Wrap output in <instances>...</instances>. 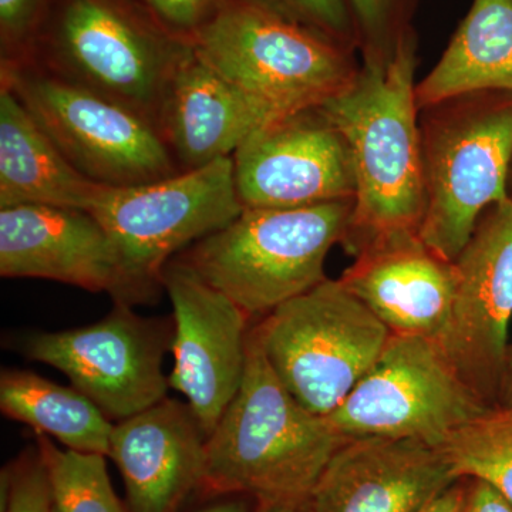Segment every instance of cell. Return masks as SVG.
Here are the masks:
<instances>
[{
    "mask_svg": "<svg viewBox=\"0 0 512 512\" xmlns=\"http://www.w3.org/2000/svg\"><path fill=\"white\" fill-rule=\"evenodd\" d=\"M416 47L412 30L392 55L365 57L348 89L318 107L345 137L355 165V204L342 241L355 256L377 239L419 234L426 212Z\"/></svg>",
    "mask_w": 512,
    "mask_h": 512,
    "instance_id": "1",
    "label": "cell"
},
{
    "mask_svg": "<svg viewBox=\"0 0 512 512\" xmlns=\"http://www.w3.org/2000/svg\"><path fill=\"white\" fill-rule=\"evenodd\" d=\"M345 437L289 393L266 359L258 330L234 400L207 439L202 488L256 503L308 507L313 488Z\"/></svg>",
    "mask_w": 512,
    "mask_h": 512,
    "instance_id": "2",
    "label": "cell"
},
{
    "mask_svg": "<svg viewBox=\"0 0 512 512\" xmlns=\"http://www.w3.org/2000/svg\"><path fill=\"white\" fill-rule=\"evenodd\" d=\"M192 53L191 42L138 0H49L28 60L158 128L174 77Z\"/></svg>",
    "mask_w": 512,
    "mask_h": 512,
    "instance_id": "3",
    "label": "cell"
},
{
    "mask_svg": "<svg viewBox=\"0 0 512 512\" xmlns=\"http://www.w3.org/2000/svg\"><path fill=\"white\" fill-rule=\"evenodd\" d=\"M353 204L244 208L234 221L175 258L249 318H265L328 279L326 258L345 238Z\"/></svg>",
    "mask_w": 512,
    "mask_h": 512,
    "instance_id": "4",
    "label": "cell"
},
{
    "mask_svg": "<svg viewBox=\"0 0 512 512\" xmlns=\"http://www.w3.org/2000/svg\"><path fill=\"white\" fill-rule=\"evenodd\" d=\"M424 244L454 262L481 215L507 201L512 163V93L466 94L424 109Z\"/></svg>",
    "mask_w": 512,
    "mask_h": 512,
    "instance_id": "5",
    "label": "cell"
},
{
    "mask_svg": "<svg viewBox=\"0 0 512 512\" xmlns=\"http://www.w3.org/2000/svg\"><path fill=\"white\" fill-rule=\"evenodd\" d=\"M192 47L232 83L288 114L322 106L359 73L352 46L252 0H235Z\"/></svg>",
    "mask_w": 512,
    "mask_h": 512,
    "instance_id": "6",
    "label": "cell"
},
{
    "mask_svg": "<svg viewBox=\"0 0 512 512\" xmlns=\"http://www.w3.org/2000/svg\"><path fill=\"white\" fill-rule=\"evenodd\" d=\"M255 328L278 379L322 417L345 402L392 336L340 279L329 278L278 306Z\"/></svg>",
    "mask_w": 512,
    "mask_h": 512,
    "instance_id": "7",
    "label": "cell"
},
{
    "mask_svg": "<svg viewBox=\"0 0 512 512\" xmlns=\"http://www.w3.org/2000/svg\"><path fill=\"white\" fill-rule=\"evenodd\" d=\"M0 84L93 183L136 187L180 174L158 128L136 111L64 82L28 59L0 64Z\"/></svg>",
    "mask_w": 512,
    "mask_h": 512,
    "instance_id": "8",
    "label": "cell"
},
{
    "mask_svg": "<svg viewBox=\"0 0 512 512\" xmlns=\"http://www.w3.org/2000/svg\"><path fill=\"white\" fill-rule=\"evenodd\" d=\"M232 158H221L136 187H104L90 210L119 252L130 305L163 288L165 266L177 254L241 214Z\"/></svg>",
    "mask_w": 512,
    "mask_h": 512,
    "instance_id": "9",
    "label": "cell"
},
{
    "mask_svg": "<svg viewBox=\"0 0 512 512\" xmlns=\"http://www.w3.org/2000/svg\"><path fill=\"white\" fill-rule=\"evenodd\" d=\"M488 407L436 340L392 335L372 369L326 419L346 440L379 437L440 447Z\"/></svg>",
    "mask_w": 512,
    "mask_h": 512,
    "instance_id": "10",
    "label": "cell"
},
{
    "mask_svg": "<svg viewBox=\"0 0 512 512\" xmlns=\"http://www.w3.org/2000/svg\"><path fill=\"white\" fill-rule=\"evenodd\" d=\"M173 339V318H143L131 305L116 302L93 325L30 336L23 352L62 372L74 389L119 423L167 399L170 382L163 359Z\"/></svg>",
    "mask_w": 512,
    "mask_h": 512,
    "instance_id": "11",
    "label": "cell"
},
{
    "mask_svg": "<svg viewBox=\"0 0 512 512\" xmlns=\"http://www.w3.org/2000/svg\"><path fill=\"white\" fill-rule=\"evenodd\" d=\"M454 265L456 298L434 340L468 387L497 406L512 319L511 197L481 215Z\"/></svg>",
    "mask_w": 512,
    "mask_h": 512,
    "instance_id": "12",
    "label": "cell"
},
{
    "mask_svg": "<svg viewBox=\"0 0 512 512\" xmlns=\"http://www.w3.org/2000/svg\"><path fill=\"white\" fill-rule=\"evenodd\" d=\"M161 284L173 305L168 382L208 439L244 380L251 318L180 259L168 262Z\"/></svg>",
    "mask_w": 512,
    "mask_h": 512,
    "instance_id": "13",
    "label": "cell"
},
{
    "mask_svg": "<svg viewBox=\"0 0 512 512\" xmlns=\"http://www.w3.org/2000/svg\"><path fill=\"white\" fill-rule=\"evenodd\" d=\"M231 158L244 208H302L356 197L348 143L318 107L272 121Z\"/></svg>",
    "mask_w": 512,
    "mask_h": 512,
    "instance_id": "14",
    "label": "cell"
},
{
    "mask_svg": "<svg viewBox=\"0 0 512 512\" xmlns=\"http://www.w3.org/2000/svg\"><path fill=\"white\" fill-rule=\"evenodd\" d=\"M0 276L106 292L130 305L113 239L93 214L76 208H0Z\"/></svg>",
    "mask_w": 512,
    "mask_h": 512,
    "instance_id": "15",
    "label": "cell"
},
{
    "mask_svg": "<svg viewBox=\"0 0 512 512\" xmlns=\"http://www.w3.org/2000/svg\"><path fill=\"white\" fill-rule=\"evenodd\" d=\"M460 478L439 447L419 440L349 439L309 497V512H421Z\"/></svg>",
    "mask_w": 512,
    "mask_h": 512,
    "instance_id": "16",
    "label": "cell"
},
{
    "mask_svg": "<svg viewBox=\"0 0 512 512\" xmlns=\"http://www.w3.org/2000/svg\"><path fill=\"white\" fill-rule=\"evenodd\" d=\"M339 279L392 335L436 339L456 298V265L416 232L366 245Z\"/></svg>",
    "mask_w": 512,
    "mask_h": 512,
    "instance_id": "17",
    "label": "cell"
},
{
    "mask_svg": "<svg viewBox=\"0 0 512 512\" xmlns=\"http://www.w3.org/2000/svg\"><path fill=\"white\" fill-rule=\"evenodd\" d=\"M107 457L123 477L127 512H177L204 484L207 436L187 403L167 397L114 423Z\"/></svg>",
    "mask_w": 512,
    "mask_h": 512,
    "instance_id": "18",
    "label": "cell"
},
{
    "mask_svg": "<svg viewBox=\"0 0 512 512\" xmlns=\"http://www.w3.org/2000/svg\"><path fill=\"white\" fill-rule=\"evenodd\" d=\"M286 114L245 92L194 52L174 77L158 130L184 173L234 156L252 134Z\"/></svg>",
    "mask_w": 512,
    "mask_h": 512,
    "instance_id": "19",
    "label": "cell"
},
{
    "mask_svg": "<svg viewBox=\"0 0 512 512\" xmlns=\"http://www.w3.org/2000/svg\"><path fill=\"white\" fill-rule=\"evenodd\" d=\"M103 190L63 157L15 93L0 84V208L50 205L90 211Z\"/></svg>",
    "mask_w": 512,
    "mask_h": 512,
    "instance_id": "20",
    "label": "cell"
},
{
    "mask_svg": "<svg viewBox=\"0 0 512 512\" xmlns=\"http://www.w3.org/2000/svg\"><path fill=\"white\" fill-rule=\"evenodd\" d=\"M481 92L512 93V0H474L440 62L416 84L417 107Z\"/></svg>",
    "mask_w": 512,
    "mask_h": 512,
    "instance_id": "21",
    "label": "cell"
},
{
    "mask_svg": "<svg viewBox=\"0 0 512 512\" xmlns=\"http://www.w3.org/2000/svg\"><path fill=\"white\" fill-rule=\"evenodd\" d=\"M0 412L36 434L53 437L64 448L109 456L113 421L73 386H62L30 370L3 369Z\"/></svg>",
    "mask_w": 512,
    "mask_h": 512,
    "instance_id": "22",
    "label": "cell"
},
{
    "mask_svg": "<svg viewBox=\"0 0 512 512\" xmlns=\"http://www.w3.org/2000/svg\"><path fill=\"white\" fill-rule=\"evenodd\" d=\"M439 448L460 480L487 481L512 501V407H488Z\"/></svg>",
    "mask_w": 512,
    "mask_h": 512,
    "instance_id": "23",
    "label": "cell"
},
{
    "mask_svg": "<svg viewBox=\"0 0 512 512\" xmlns=\"http://www.w3.org/2000/svg\"><path fill=\"white\" fill-rule=\"evenodd\" d=\"M37 436V451L49 481L52 512H127L120 503L103 454L60 448Z\"/></svg>",
    "mask_w": 512,
    "mask_h": 512,
    "instance_id": "24",
    "label": "cell"
},
{
    "mask_svg": "<svg viewBox=\"0 0 512 512\" xmlns=\"http://www.w3.org/2000/svg\"><path fill=\"white\" fill-rule=\"evenodd\" d=\"M355 23L363 57H387L406 33L412 32L416 0H345Z\"/></svg>",
    "mask_w": 512,
    "mask_h": 512,
    "instance_id": "25",
    "label": "cell"
},
{
    "mask_svg": "<svg viewBox=\"0 0 512 512\" xmlns=\"http://www.w3.org/2000/svg\"><path fill=\"white\" fill-rule=\"evenodd\" d=\"M278 15L301 23L338 40L343 45L357 46L355 23L345 0H252Z\"/></svg>",
    "mask_w": 512,
    "mask_h": 512,
    "instance_id": "26",
    "label": "cell"
},
{
    "mask_svg": "<svg viewBox=\"0 0 512 512\" xmlns=\"http://www.w3.org/2000/svg\"><path fill=\"white\" fill-rule=\"evenodd\" d=\"M2 512H52L49 481L39 451L3 468Z\"/></svg>",
    "mask_w": 512,
    "mask_h": 512,
    "instance_id": "27",
    "label": "cell"
},
{
    "mask_svg": "<svg viewBox=\"0 0 512 512\" xmlns=\"http://www.w3.org/2000/svg\"><path fill=\"white\" fill-rule=\"evenodd\" d=\"M47 2L49 0H0V64L28 59Z\"/></svg>",
    "mask_w": 512,
    "mask_h": 512,
    "instance_id": "28",
    "label": "cell"
},
{
    "mask_svg": "<svg viewBox=\"0 0 512 512\" xmlns=\"http://www.w3.org/2000/svg\"><path fill=\"white\" fill-rule=\"evenodd\" d=\"M175 36L191 42L235 0H138Z\"/></svg>",
    "mask_w": 512,
    "mask_h": 512,
    "instance_id": "29",
    "label": "cell"
},
{
    "mask_svg": "<svg viewBox=\"0 0 512 512\" xmlns=\"http://www.w3.org/2000/svg\"><path fill=\"white\" fill-rule=\"evenodd\" d=\"M464 512H512V501L500 490L478 478H466Z\"/></svg>",
    "mask_w": 512,
    "mask_h": 512,
    "instance_id": "30",
    "label": "cell"
},
{
    "mask_svg": "<svg viewBox=\"0 0 512 512\" xmlns=\"http://www.w3.org/2000/svg\"><path fill=\"white\" fill-rule=\"evenodd\" d=\"M466 487V478H461L456 484L441 493L436 500L431 501L421 512H464Z\"/></svg>",
    "mask_w": 512,
    "mask_h": 512,
    "instance_id": "31",
    "label": "cell"
},
{
    "mask_svg": "<svg viewBox=\"0 0 512 512\" xmlns=\"http://www.w3.org/2000/svg\"><path fill=\"white\" fill-rule=\"evenodd\" d=\"M497 406L512 407V343L508 346Z\"/></svg>",
    "mask_w": 512,
    "mask_h": 512,
    "instance_id": "32",
    "label": "cell"
},
{
    "mask_svg": "<svg viewBox=\"0 0 512 512\" xmlns=\"http://www.w3.org/2000/svg\"><path fill=\"white\" fill-rule=\"evenodd\" d=\"M195 512H252L251 507L242 495L235 498H228V500L220 501L208 505V507L201 508V510Z\"/></svg>",
    "mask_w": 512,
    "mask_h": 512,
    "instance_id": "33",
    "label": "cell"
},
{
    "mask_svg": "<svg viewBox=\"0 0 512 512\" xmlns=\"http://www.w3.org/2000/svg\"><path fill=\"white\" fill-rule=\"evenodd\" d=\"M255 512H309L305 505L281 503H256Z\"/></svg>",
    "mask_w": 512,
    "mask_h": 512,
    "instance_id": "34",
    "label": "cell"
},
{
    "mask_svg": "<svg viewBox=\"0 0 512 512\" xmlns=\"http://www.w3.org/2000/svg\"><path fill=\"white\" fill-rule=\"evenodd\" d=\"M512 198V197H511Z\"/></svg>",
    "mask_w": 512,
    "mask_h": 512,
    "instance_id": "35",
    "label": "cell"
}]
</instances>
